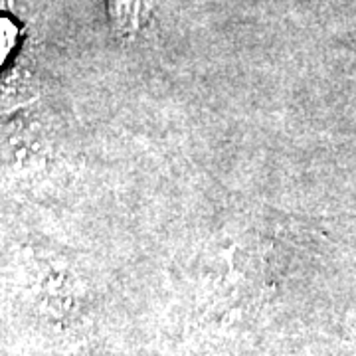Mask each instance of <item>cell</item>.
<instances>
[{
	"mask_svg": "<svg viewBox=\"0 0 356 356\" xmlns=\"http://www.w3.org/2000/svg\"><path fill=\"white\" fill-rule=\"evenodd\" d=\"M113 2V10L117 14V20L121 22V28L125 30H133L135 24H133V18H131V10H129L127 4H139V0H111Z\"/></svg>",
	"mask_w": 356,
	"mask_h": 356,
	"instance_id": "obj_1",
	"label": "cell"
}]
</instances>
